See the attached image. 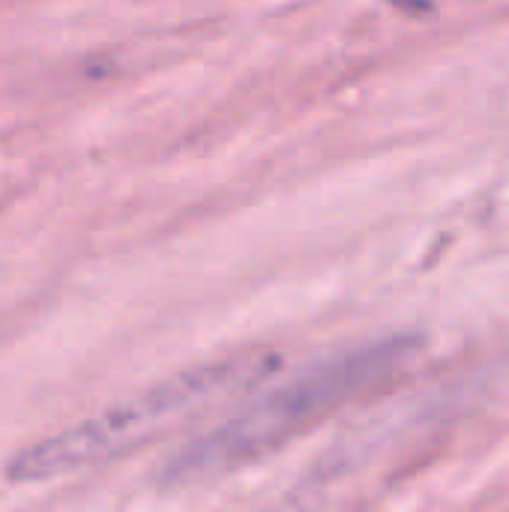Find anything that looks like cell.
I'll list each match as a JSON object with an SVG mask.
<instances>
[{
	"mask_svg": "<svg viewBox=\"0 0 509 512\" xmlns=\"http://www.w3.org/2000/svg\"><path fill=\"white\" fill-rule=\"evenodd\" d=\"M402 348V342H381L345 351L297 372L288 384L258 393L249 405H243V411L231 414L207 435L183 444L165 462L162 483H201L264 459L330 408L384 378L399 363Z\"/></svg>",
	"mask_w": 509,
	"mask_h": 512,
	"instance_id": "1",
	"label": "cell"
},
{
	"mask_svg": "<svg viewBox=\"0 0 509 512\" xmlns=\"http://www.w3.org/2000/svg\"><path fill=\"white\" fill-rule=\"evenodd\" d=\"M276 354L270 351H249L222 363H207L198 369H186L159 387L102 411L93 420H84L60 435L42 438L12 456L6 465L9 483H42L63 477L69 471H81L99 459H108L141 438H147L153 429L165 426L177 414L210 402L216 396L234 393L246 384L264 381L276 369Z\"/></svg>",
	"mask_w": 509,
	"mask_h": 512,
	"instance_id": "2",
	"label": "cell"
}]
</instances>
